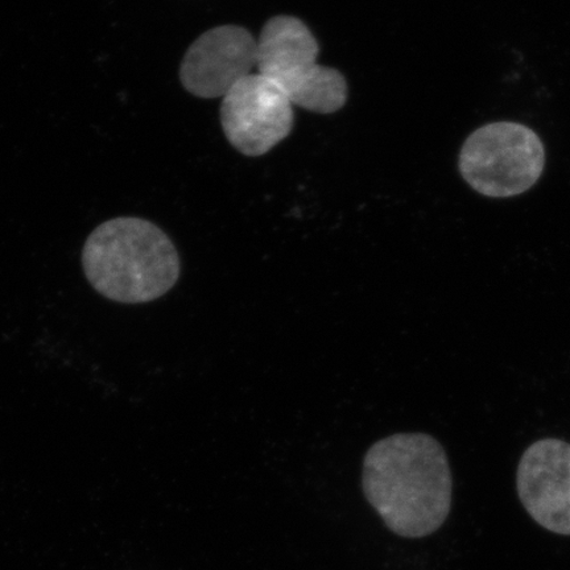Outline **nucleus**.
Here are the masks:
<instances>
[{"mask_svg": "<svg viewBox=\"0 0 570 570\" xmlns=\"http://www.w3.org/2000/svg\"><path fill=\"white\" fill-rule=\"evenodd\" d=\"M318 52V42L304 21L279 16L263 27L256 68L294 106L333 114L346 104L347 83L338 70L320 66Z\"/></svg>", "mask_w": 570, "mask_h": 570, "instance_id": "nucleus-3", "label": "nucleus"}, {"mask_svg": "<svg viewBox=\"0 0 570 570\" xmlns=\"http://www.w3.org/2000/svg\"><path fill=\"white\" fill-rule=\"evenodd\" d=\"M517 490L534 522L570 534V444L543 439L527 448L518 465Z\"/></svg>", "mask_w": 570, "mask_h": 570, "instance_id": "nucleus-7", "label": "nucleus"}, {"mask_svg": "<svg viewBox=\"0 0 570 570\" xmlns=\"http://www.w3.org/2000/svg\"><path fill=\"white\" fill-rule=\"evenodd\" d=\"M82 267L99 295L120 304H146L180 279L174 242L151 220L118 217L99 225L82 249Z\"/></svg>", "mask_w": 570, "mask_h": 570, "instance_id": "nucleus-2", "label": "nucleus"}, {"mask_svg": "<svg viewBox=\"0 0 570 570\" xmlns=\"http://www.w3.org/2000/svg\"><path fill=\"white\" fill-rule=\"evenodd\" d=\"M258 63V40L239 26H219L204 32L185 53L180 80L191 96L224 98Z\"/></svg>", "mask_w": 570, "mask_h": 570, "instance_id": "nucleus-6", "label": "nucleus"}, {"mask_svg": "<svg viewBox=\"0 0 570 570\" xmlns=\"http://www.w3.org/2000/svg\"><path fill=\"white\" fill-rule=\"evenodd\" d=\"M459 166L462 177L479 194L509 198L538 183L546 166V149L532 128L497 122L470 135Z\"/></svg>", "mask_w": 570, "mask_h": 570, "instance_id": "nucleus-4", "label": "nucleus"}, {"mask_svg": "<svg viewBox=\"0 0 570 570\" xmlns=\"http://www.w3.org/2000/svg\"><path fill=\"white\" fill-rule=\"evenodd\" d=\"M294 120V104L259 73L242 78L220 105V125L227 140L252 158L269 153L287 138Z\"/></svg>", "mask_w": 570, "mask_h": 570, "instance_id": "nucleus-5", "label": "nucleus"}, {"mask_svg": "<svg viewBox=\"0 0 570 570\" xmlns=\"http://www.w3.org/2000/svg\"><path fill=\"white\" fill-rule=\"evenodd\" d=\"M362 488L397 537H430L446 522L453 479L443 445L426 433H396L376 441L363 460Z\"/></svg>", "mask_w": 570, "mask_h": 570, "instance_id": "nucleus-1", "label": "nucleus"}]
</instances>
